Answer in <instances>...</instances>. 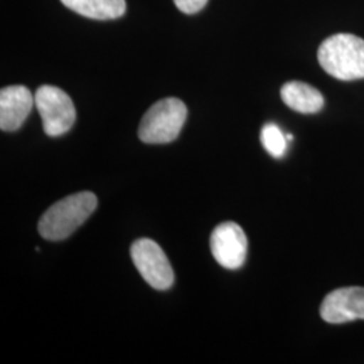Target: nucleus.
Returning a JSON list of instances; mask_svg holds the SVG:
<instances>
[{"instance_id": "f257e3e1", "label": "nucleus", "mask_w": 364, "mask_h": 364, "mask_svg": "<svg viewBox=\"0 0 364 364\" xmlns=\"http://www.w3.org/2000/svg\"><path fill=\"white\" fill-rule=\"evenodd\" d=\"M97 198L92 192H80L57 201L48 209L38 223L42 237L58 242L73 234L95 212Z\"/></svg>"}, {"instance_id": "f03ea898", "label": "nucleus", "mask_w": 364, "mask_h": 364, "mask_svg": "<svg viewBox=\"0 0 364 364\" xmlns=\"http://www.w3.org/2000/svg\"><path fill=\"white\" fill-rule=\"evenodd\" d=\"M317 58L321 68L341 81L364 78V39L352 34H335L318 48Z\"/></svg>"}, {"instance_id": "7ed1b4c3", "label": "nucleus", "mask_w": 364, "mask_h": 364, "mask_svg": "<svg viewBox=\"0 0 364 364\" xmlns=\"http://www.w3.org/2000/svg\"><path fill=\"white\" fill-rule=\"evenodd\" d=\"M186 117V105L180 99H162L151 105L142 117L138 130L139 139L144 144H170L180 135Z\"/></svg>"}, {"instance_id": "20e7f679", "label": "nucleus", "mask_w": 364, "mask_h": 364, "mask_svg": "<svg viewBox=\"0 0 364 364\" xmlns=\"http://www.w3.org/2000/svg\"><path fill=\"white\" fill-rule=\"evenodd\" d=\"M34 100L46 135L60 136L72 129L76 108L66 92L53 85H42L36 92Z\"/></svg>"}, {"instance_id": "39448f33", "label": "nucleus", "mask_w": 364, "mask_h": 364, "mask_svg": "<svg viewBox=\"0 0 364 364\" xmlns=\"http://www.w3.org/2000/svg\"><path fill=\"white\" fill-rule=\"evenodd\" d=\"M131 258L144 281L156 290H168L174 284V272L164 250L151 239L135 240Z\"/></svg>"}, {"instance_id": "423d86ee", "label": "nucleus", "mask_w": 364, "mask_h": 364, "mask_svg": "<svg viewBox=\"0 0 364 364\" xmlns=\"http://www.w3.org/2000/svg\"><path fill=\"white\" fill-rule=\"evenodd\" d=\"M209 246L213 258L228 270L240 269L247 255V237L240 225L225 221L210 235Z\"/></svg>"}, {"instance_id": "0eeeda50", "label": "nucleus", "mask_w": 364, "mask_h": 364, "mask_svg": "<svg viewBox=\"0 0 364 364\" xmlns=\"http://www.w3.org/2000/svg\"><path fill=\"white\" fill-rule=\"evenodd\" d=\"M320 314L329 324L364 320V287H343L326 296Z\"/></svg>"}, {"instance_id": "6e6552de", "label": "nucleus", "mask_w": 364, "mask_h": 364, "mask_svg": "<svg viewBox=\"0 0 364 364\" xmlns=\"http://www.w3.org/2000/svg\"><path fill=\"white\" fill-rule=\"evenodd\" d=\"M34 96L23 85H11L0 91V129L16 131L25 123L33 105Z\"/></svg>"}, {"instance_id": "1a4fd4ad", "label": "nucleus", "mask_w": 364, "mask_h": 364, "mask_svg": "<svg viewBox=\"0 0 364 364\" xmlns=\"http://www.w3.org/2000/svg\"><path fill=\"white\" fill-rule=\"evenodd\" d=\"M281 97L289 108L299 114H316L324 107V97L320 91L301 81L287 82L281 88Z\"/></svg>"}, {"instance_id": "9d476101", "label": "nucleus", "mask_w": 364, "mask_h": 364, "mask_svg": "<svg viewBox=\"0 0 364 364\" xmlns=\"http://www.w3.org/2000/svg\"><path fill=\"white\" fill-rule=\"evenodd\" d=\"M69 10L82 16L108 21L126 13V0H61Z\"/></svg>"}, {"instance_id": "9b49d317", "label": "nucleus", "mask_w": 364, "mask_h": 364, "mask_svg": "<svg viewBox=\"0 0 364 364\" xmlns=\"http://www.w3.org/2000/svg\"><path fill=\"white\" fill-rule=\"evenodd\" d=\"M260 142L270 156H273L274 158H282L287 153L289 141L277 124L267 123L260 132Z\"/></svg>"}, {"instance_id": "f8f14e48", "label": "nucleus", "mask_w": 364, "mask_h": 364, "mask_svg": "<svg viewBox=\"0 0 364 364\" xmlns=\"http://www.w3.org/2000/svg\"><path fill=\"white\" fill-rule=\"evenodd\" d=\"M208 0H174L176 7L183 14H196L201 11Z\"/></svg>"}, {"instance_id": "ddd939ff", "label": "nucleus", "mask_w": 364, "mask_h": 364, "mask_svg": "<svg viewBox=\"0 0 364 364\" xmlns=\"http://www.w3.org/2000/svg\"><path fill=\"white\" fill-rule=\"evenodd\" d=\"M287 138L289 142H290V141H293V135H291V134H287Z\"/></svg>"}]
</instances>
